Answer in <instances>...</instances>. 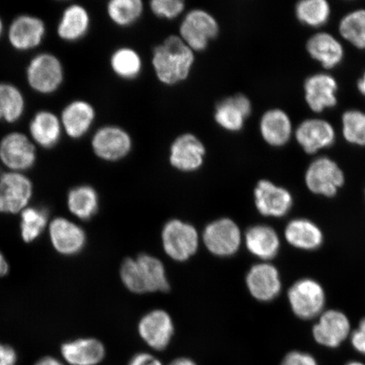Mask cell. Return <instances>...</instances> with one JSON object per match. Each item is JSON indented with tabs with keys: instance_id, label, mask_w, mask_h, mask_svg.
<instances>
[{
	"instance_id": "1",
	"label": "cell",
	"mask_w": 365,
	"mask_h": 365,
	"mask_svg": "<svg viewBox=\"0 0 365 365\" xmlns=\"http://www.w3.org/2000/svg\"><path fill=\"white\" fill-rule=\"evenodd\" d=\"M195 61V52L179 36H168L153 49V70L163 85L175 86L188 79Z\"/></svg>"
},
{
	"instance_id": "2",
	"label": "cell",
	"mask_w": 365,
	"mask_h": 365,
	"mask_svg": "<svg viewBox=\"0 0 365 365\" xmlns=\"http://www.w3.org/2000/svg\"><path fill=\"white\" fill-rule=\"evenodd\" d=\"M25 77L34 93L48 97L58 93L65 83V66L56 53H38L27 63Z\"/></svg>"
},
{
	"instance_id": "3",
	"label": "cell",
	"mask_w": 365,
	"mask_h": 365,
	"mask_svg": "<svg viewBox=\"0 0 365 365\" xmlns=\"http://www.w3.org/2000/svg\"><path fill=\"white\" fill-rule=\"evenodd\" d=\"M38 161V148L29 135L11 131L0 139V164L7 171L25 173Z\"/></svg>"
},
{
	"instance_id": "4",
	"label": "cell",
	"mask_w": 365,
	"mask_h": 365,
	"mask_svg": "<svg viewBox=\"0 0 365 365\" xmlns=\"http://www.w3.org/2000/svg\"><path fill=\"white\" fill-rule=\"evenodd\" d=\"M287 299L295 316L309 321L321 316L324 312L326 292L317 281L312 278H303L291 286L287 292Z\"/></svg>"
},
{
	"instance_id": "5",
	"label": "cell",
	"mask_w": 365,
	"mask_h": 365,
	"mask_svg": "<svg viewBox=\"0 0 365 365\" xmlns=\"http://www.w3.org/2000/svg\"><path fill=\"white\" fill-rule=\"evenodd\" d=\"M132 148L130 135L118 125L99 127L91 138V148L95 156L107 163L121 161L129 156Z\"/></svg>"
},
{
	"instance_id": "6",
	"label": "cell",
	"mask_w": 365,
	"mask_h": 365,
	"mask_svg": "<svg viewBox=\"0 0 365 365\" xmlns=\"http://www.w3.org/2000/svg\"><path fill=\"white\" fill-rule=\"evenodd\" d=\"M218 21L211 13L195 9L186 14L180 26V38L195 53L207 49L219 34Z\"/></svg>"
},
{
	"instance_id": "7",
	"label": "cell",
	"mask_w": 365,
	"mask_h": 365,
	"mask_svg": "<svg viewBox=\"0 0 365 365\" xmlns=\"http://www.w3.org/2000/svg\"><path fill=\"white\" fill-rule=\"evenodd\" d=\"M8 43L16 52L34 51L44 42L47 26L42 18L33 14L16 16L6 30Z\"/></svg>"
},
{
	"instance_id": "8",
	"label": "cell",
	"mask_w": 365,
	"mask_h": 365,
	"mask_svg": "<svg viewBox=\"0 0 365 365\" xmlns=\"http://www.w3.org/2000/svg\"><path fill=\"white\" fill-rule=\"evenodd\" d=\"M162 240L166 254L176 262L187 261L198 250L197 231L190 223L178 219H173L164 225Z\"/></svg>"
},
{
	"instance_id": "9",
	"label": "cell",
	"mask_w": 365,
	"mask_h": 365,
	"mask_svg": "<svg viewBox=\"0 0 365 365\" xmlns=\"http://www.w3.org/2000/svg\"><path fill=\"white\" fill-rule=\"evenodd\" d=\"M304 180L310 192L333 197L344 185L345 176L339 164L329 158L322 157L310 163Z\"/></svg>"
},
{
	"instance_id": "10",
	"label": "cell",
	"mask_w": 365,
	"mask_h": 365,
	"mask_svg": "<svg viewBox=\"0 0 365 365\" xmlns=\"http://www.w3.org/2000/svg\"><path fill=\"white\" fill-rule=\"evenodd\" d=\"M34 195L33 182L26 173H0V212L16 214L26 209Z\"/></svg>"
},
{
	"instance_id": "11",
	"label": "cell",
	"mask_w": 365,
	"mask_h": 365,
	"mask_svg": "<svg viewBox=\"0 0 365 365\" xmlns=\"http://www.w3.org/2000/svg\"><path fill=\"white\" fill-rule=\"evenodd\" d=\"M205 247L217 257H231L239 250L242 241L240 227L230 218H221L205 227Z\"/></svg>"
},
{
	"instance_id": "12",
	"label": "cell",
	"mask_w": 365,
	"mask_h": 365,
	"mask_svg": "<svg viewBox=\"0 0 365 365\" xmlns=\"http://www.w3.org/2000/svg\"><path fill=\"white\" fill-rule=\"evenodd\" d=\"M351 323L346 314L336 309L324 312L312 329L317 344L327 349H337L350 337Z\"/></svg>"
},
{
	"instance_id": "13",
	"label": "cell",
	"mask_w": 365,
	"mask_h": 365,
	"mask_svg": "<svg viewBox=\"0 0 365 365\" xmlns=\"http://www.w3.org/2000/svg\"><path fill=\"white\" fill-rule=\"evenodd\" d=\"M207 148L202 140L192 133H185L173 141L170 150V163L175 170L192 173L203 166Z\"/></svg>"
},
{
	"instance_id": "14",
	"label": "cell",
	"mask_w": 365,
	"mask_h": 365,
	"mask_svg": "<svg viewBox=\"0 0 365 365\" xmlns=\"http://www.w3.org/2000/svg\"><path fill=\"white\" fill-rule=\"evenodd\" d=\"M59 118L63 135L73 140H79L93 129L97 112L93 105L86 100L74 99L65 105Z\"/></svg>"
},
{
	"instance_id": "15",
	"label": "cell",
	"mask_w": 365,
	"mask_h": 365,
	"mask_svg": "<svg viewBox=\"0 0 365 365\" xmlns=\"http://www.w3.org/2000/svg\"><path fill=\"white\" fill-rule=\"evenodd\" d=\"M254 198L258 212L264 217H284L290 212L294 205L290 191L267 180L257 182Z\"/></svg>"
},
{
	"instance_id": "16",
	"label": "cell",
	"mask_w": 365,
	"mask_h": 365,
	"mask_svg": "<svg viewBox=\"0 0 365 365\" xmlns=\"http://www.w3.org/2000/svg\"><path fill=\"white\" fill-rule=\"evenodd\" d=\"M138 331L150 348L162 351L170 345L175 327L170 314L163 309H155L141 318Z\"/></svg>"
},
{
	"instance_id": "17",
	"label": "cell",
	"mask_w": 365,
	"mask_h": 365,
	"mask_svg": "<svg viewBox=\"0 0 365 365\" xmlns=\"http://www.w3.org/2000/svg\"><path fill=\"white\" fill-rule=\"evenodd\" d=\"M246 285L255 299L261 302H270L281 293L280 273L270 263L255 264L246 276Z\"/></svg>"
},
{
	"instance_id": "18",
	"label": "cell",
	"mask_w": 365,
	"mask_h": 365,
	"mask_svg": "<svg viewBox=\"0 0 365 365\" xmlns=\"http://www.w3.org/2000/svg\"><path fill=\"white\" fill-rule=\"evenodd\" d=\"M27 135L36 148L44 150L56 148L63 135L59 115L48 109H41L36 112L29 121Z\"/></svg>"
},
{
	"instance_id": "19",
	"label": "cell",
	"mask_w": 365,
	"mask_h": 365,
	"mask_svg": "<svg viewBox=\"0 0 365 365\" xmlns=\"http://www.w3.org/2000/svg\"><path fill=\"white\" fill-rule=\"evenodd\" d=\"M296 140L305 153L314 154L334 143L336 133L329 122L321 118H309L297 127Z\"/></svg>"
},
{
	"instance_id": "20",
	"label": "cell",
	"mask_w": 365,
	"mask_h": 365,
	"mask_svg": "<svg viewBox=\"0 0 365 365\" xmlns=\"http://www.w3.org/2000/svg\"><path fill=\"white\" fill-rule=\"evenodd\" d=\"M91 26V14L81 4H68L59 17L56 33L58 38L67 43H75L89 34Z\"/></svg>"
},
{
	"instance_id": "21",
	"label": "cell",
	"mask_w": 365,
	"mask_h": 365,
	"mask_svg": "<svg viewBox=\"0 0 365 365\" xmlns=\"http://www.w3.org/2000/svg\"><path fill=\"white\" fill-rule=\"evenodd\" d=\"M49 235L57 252L68 257L81 252L86 244L85 231L65 217L53 219L49 227Z\"/></svg>"
},
{
	"instance_id": "22",
	"label": "cell",
	"mask_w": 365,
	"mask_h": 365,
	"mask_svg": "<svg viewBox=\"0 0 365 365\" xmlns=\"http://www.w3.org/2000/svg\"><path fill=\"white\" fill-rule=\"evenodd\" d=\"M336 81L330 75L316 74L304 82L305 101L314 113H322L337 103Z\"/></svg>"
},
{
	"instance_id": "23",
	"label": "cell",
	"mask_w": 365,
	"mask_h": 365,
	"mask_svg": "<svg viewBox=\"0 0 365 365\" xmlns=\"http://www.w3.org/2000/svg\"><path fill=\"white\" fill-rule=\"evenodd\" d=\"M259 132L268 145L274 148L284 147L293 135V125L286 112L273 108L263 113Z\"/></svg>"
},
{
	"instance_id": "24",
	"label": "cell",
	"mask_w": 365,
	"mask_h": 365,
	"mask_svg": "<svg viewBox=\"0 0 365 365\" xmlns=\"http://www.w3.org/2000/svg\"><path fill=\"white\" fill-rule=\"evenodd\" d=\"M137 275L143 294L170 289L165 267L159 259L148 254L135 258Z\"/></svg>"
},
{
	"instance_id": "25",
	"label": "cell",
	"mask_w": 365,
	"mask_h": 365,
	"mask_svg": "<svg viewBox=\"0 0 365 365\" xmlns=\"http://www.w3.org/2000/svg\"><path fill=\"white\" fill-rule=\"evenodd\" d=\"M285 239L293 247L307 251L318 250L323 244L324 235L316 223L305 218H297L287 223Z\"/></svg>"
},
{
	"instance_id": "26",
	"label": "cell",
	"mask_w": 365,
	"mask_h": 365,
	"mask_svg": "<svg viewBox=\"0 0 365 365\" xmlns=\"http://www.w3.org/2000/svg\"><path fill=\"white\" fill-rule=\"evenodd\" d=\"M61 354L71 365H97L103 361L106 350L98 339H79L63 344Z\"/></svg>"
},
{
	"instance_id": "27",
	"label": "cell",
	"mask_w": 365,
	"mask_h": 365,
	"mask_svg": "<svg viewBox=\"0 0 365 365\" xmlns=\"http://www.w3.org/2000/svg\"><path fill=\"white\" fill-rule=\"evenodd\" d=\"M245 245L250 252L263 261L275 258L281 242L275 230L267 225H255L245 232Z\"/></svg>"
},
{
	"instance_id": "28",
	"label": "cell",
	"mask_w": 365,
	"mask_h": 365,
	"mask_svg": "<svg viewBox=\"0 0 365 365\" xmlns=\"http://www.w3.org/2000/svg\"><path fill=\"white\" fill-rule=\"evenodd\" d=\"M307 48L310 57L326 68L339 66L344 56V47L339 41L327 33L312 36L308 40Z\"/></svg>"
},
{
	"instance_id": "29",
	"label": "cell",
	"mask_w": 365,
	"mask_h": 365,
	"mask_svg": "<svg viewBox=\"0 0 365 365\" xmlns=\"http://www.w3.org/2000/svg\"><path fill=\"white\" fill-rule=\"evenodd\" d=\"M25 94L16 84L0 81V123L15 125L26 113Z\"/></svg>"
},
{
	"instance_id": "30",
	"label": "cell",
	"mask_w": 365,
	"mask_h": 365,
	"mask_svg": "<svg viewBox=\"0 0 365 365\" xmlns=\"http://www.w3.org/2000/svg\"><path fill=\"white\" fill-rule=\"evenodd\" d=\"M67 205L73 215L81 220L88 221L98 211L99 197L97 190L88 185L73 187L68 192Z\"/></svg>"
},
{
	"instance_id": "31",
	"label": "cell",
	"mask_w": 365,
	"mask_h": 365,
	"mask_svg": "<svg viewBox=\"0 0 365 365\" xmlns=\"http://www.w3.org/2000/svg\"><path fill=\"white\" fill-rule=\"evenodd\" d=\"M109 63L113 74L126 81L137 78L143 68V58L138 52L129 47L116 49L112 53Z\"/></svg>"
},
{
	"instance_id": "32",
	"label": "cell",
	"mask_w": 365,
	"mask_h": 365,
	"mask_svg": "<svg viewBox=\"0 0 365 365\" xmlns=\"http://www.w3.org/2000/svg\"><path fill=\"white\" fill-rule=\"evenodd\" d=\"M106 11L114 25L128 27L143 16L144 4L141 0H111L107 4Z\"/></svg>"
},
{
	"instance_id": "33",
	"label": "cell",
	"mask_w": 365,
	"mask_h": 365,
	"mask_svg": "<svg viewBox=\"0 0 365 365\" xmlns=\"http://www.w3.org/2000/svg\"><path fill=\"white\" fill-rule=\"evenodd\" d=\"M48 211L44 207H31L23 210L21 235L26 243H33L43 234L48 225Z\"/></svg>"
},
{
	"instance_id": "34",
	"label": "cell",
	"mask_w": 365,
	"mask_h": 365,
	"mask_svg": "<svg viewBox=\"0 0 365 365\" xmlns=\"http://www.w3.org/2000/svg\"><path fill=\"white\" fill-rule=\"evenodd\" d=\"M295 13L304 25L319 27L326 24L331 16V7L326 0H303L297 4Z\"/></svg>"
},
{
	"instance_id": "35",
	"label": "cell",
	"mask_w": 365,
	"mask_h": 365,
	"mask_svg": "<svg viewBox=\"0 0 365 365\" xmlns=\"http://www.w3.org/2000/svg\"><path fill=\"white\" fill-rule=\"evenodd\" d=\"M214 120L222 129L236 133L243 130L246 118L236 106L232 97L226 98L217 104Z\"/></svg>"
},
{
	"instance_id": "36",
	"label": "cell",
	"mask_w": 365,
	"mask_h": 365,
	"mask_svg": "<svg viewBox=\"0 0 365 365\" xmlns=\"http://www.w3.org/2000/svg\"><path fill=\"white\" fill-rule=\"evenodd\" d=\"M339 33L355 48L365 49V10L346 14L339 23Z\"/></svg>"
},
{
	"instance_id": "37",
	"label": "cell",
	"mask_w": 365,
	"mask_h": 365,
	"mask_svg": "<svg viewBox=\"0 0 365 365\" xmlns=\"http://www.w3.org/2000/svg\"><path fill=\"white\" fill-rule=\"evenodd\" d=\"M342 135L348 143L365 147V113L349 110L341 118Z\"/></svg>"
},
{
	"instance_id": "38",
	"label": "cell",
	"mask_w": 365,
	"mask_h": 365,
	"mask_svg": "<svg viewBox=\"0 0 365 365\" xmlns=\"http://www.w3.org/2000/svg\"><path fill=\"white\" fill-rule=\"evenodd\" d=\"M150 11L162 19L173 20L185 11V4L182 0H153Z\"/></svg>"
},
{
	"instance_id": "39",
	"label": "cell",
	"mask_w": 365,
	"mask_h": 365,
	"mask_svg": "<svg viewBox=\"0 0 365 365\" xmlns=\"http://www.w3.org/2000/svg\"><path fill=\"white\" fill-rule=\"evenodd\" d=\"M280 365H319L313 355L302 351H291L282 359Z\"/></svg>"
},
{
	"instance_id": "40",
	"label": "cell",
	"mask_w": 365,
	"mask_h": 365,
	"mask_svg": "<svg viewBox=\"0 0 365 365\" xmlns=\"http://www.w3.org/2000/svg\"><path fill=\"white\" fill-rule=\"evenodd\" d=\"M351 344L356 352L365 355V318L362 319L350 335Z\"/></svg>"
},
{
	"instance_id": "41",
	"label": "cell",
	"mask_w": 365,
	"mask_h": 365,
	"mask_svg": "<svg viewBox=\"0 0 365 365\" xmlns=\"http://www.w3.org/2000/svg\"><path fill=\"white\" fill-rule=\"evenodd\" d=\"M17 354L11 346L0 342V365H16Z\"/></svg>"
},
{
	"instance_id": "42",
	"label": "cell",
	"mask_w": 365,
	"mask_h": 365,
	"mask_svg": "<svg viewBox=\"0 0 365 365\" xmlns=\"http://www.w3.org/2000/svg\"><path fill=\"white\" fill-rule=\"evenodd\" d=\"M232 99L239 108L240 110L243 113L246 118H249L252 113V103H251L250 98L244 94H236L232 96Z\"/></svg>"
},
{
	"instance_id": "43",
	"label": "cell",
	"mask_w": 365,
	"mask_h": 365,
	"mask_svg": "<svg viewBox=\"0 0 365 365\" xmlns=\"http://www.w3.org/2000/svg\"><path fill=\"white\" fill-rule=\"evenodd\" d=\"M129 365H163L160 360L153 355L148 353H140L131 359Z\"/></svg>"
},
{
	"instance_id": "44",
	"label": "cell",
	"mask_w": 365,
	"mask_h": 365,
	"mask_svg": "<svg viewBox=\"0 0 365 365\" xmlns=\"http://www.w3.org/2000/svg\"><path fill=\"white\" fill-rule=\"evenodd\" d=\"M35 365H63V364L61 363V361H59L56 358L47 356V357H44L38 360Z\"/></svg>"
},
{
	"instance_id": "45",
	"label": "cell",
	"mask_w": 365,
	"mask_h": 365,
	"mask_svg": "<svg viewBox=\"0 0 365 365\" xmlns=\"http://www.w3.org/2000/svg\"><path fill=\"white\" fill-rule=\"evenodd\" d=\"M9 270H10V267H9L6 259L4 257L1 251H0V277L6 276Z\"/></svg>"
},
{
	"instance_id": "46",
	"label": "cell",
	"mask_w": 365,
	"mask_h": 365,
	"mask_svg": "<svg viewBox=\"0 0 365 365\" xmlns=\"http://www.w3.org/2000/svg\"><path fill=\"white\" fill-rule=\"evenodd\" d=\"M170 365H197L192 359L188 358H180L173 361Z\"/></svg>"
},
{
	"instance_id": "47",
	"label": "cell",
	"mask_w": 365,
	"mask_h": 365,
	"mask_svg": "<svg viewBox=\"0 0 365 365\" xmlns=\"http://www.w3.org/2000/svg\"><path fill=\"white\" fill-rule=\"evenodd\" d=\"M358 89L365 97V72L362 78L358 82Z\"/></svg>"
},
{
	"instance_id": "48",
	"label": "cell",
	"mask_w": 365,
	"mask_h": 365,
	"mask_svg": "<svg viewBox=\"0 0 365 365\" xmlns=\"http://www.w3.org/2000/svg\"><path fill=\"white\" fill-rule=\"evenodd\" d=\"M4 33H6V25H4L3 18L0 16V39L3 38Z\"/></svg>"
},
{
	"instance_id": "49",
	"label": "cell",
	"mask_w": 365,
	"mask_h": 365,
	"mask_svg": "<svg viewBox=\"0 0 365 365\" xmlns=\"http://www.w3.org/2000/svg\"><path fill=\"white\" fill-rule=\"evenodd\" d=\"M345 365H365V364L360 361H350L349 363H346Z\"/></svg>"
},
{
	"instance_id": "50",
	"label": "cell",
	"mask_w": 365,
	"mask_h": 365,
	"mask_svg": "<svg viewBox=\"0 0 365 365\" xmlns=\"http://www.w3.org/2000/svg\"><path fill=\"white\" fill-rule=\"evenodd\" d=\"M364 195H365V190H364Z\"/></svg>"
},
{
	"instance_id": "51",
	"label": "cell",
	"mask_w": 365,
	"mask_h": 365,
	"mask_svg": "<svg viewBox=\"0 0 365 365\" xmlns=\"http://www.w3.org/2000/svg\"></svg>"
}]
</instances>
